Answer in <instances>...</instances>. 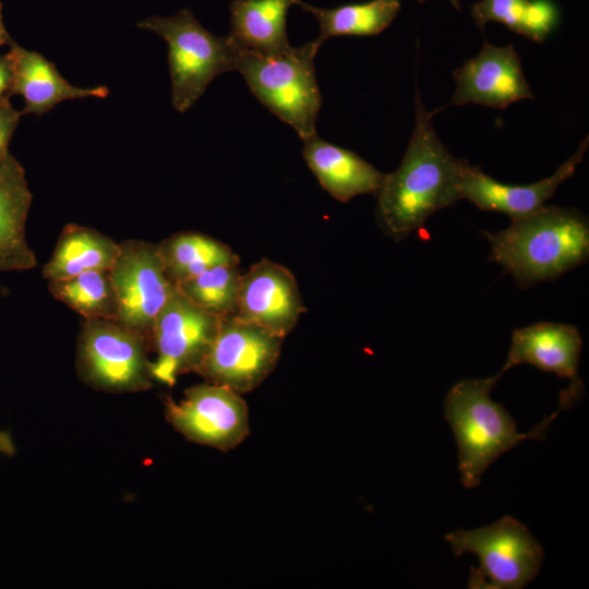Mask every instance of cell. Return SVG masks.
<instances>
[{
  "label": "cell",
  "mask_w": 589,
  "mask_h": 589,
  "mask_svg": "<svg viewBox=\"0 0 589 589\" xmlns=\"http://www.w3.org/2000/svg\"><path fill=\"white\" fill-rule=\"evenodd\" d=\"M419 1H424V0H419ZM450 2L457 10H459V1L458 0H450Z\"/></svg>",
  "instance_id": "cell-29"
},
{
  "label": "cell",
  "mask_w": 589,
  "mask_h": 589,
  "mask_svg": "<svg viewBox=\"0 0 589 589\" xmlns=\"http://www.w3.org/2000/svg\"><path fill=\"white\" fill-rule=\"evenodd\" d=\"M22 116L23 112L12 106L10 98L0 104V159L9 153V143Z\"/></svg>",
  "instance_id": "cell-26"
},
{
  "label": "cell",
  "mask_w": 589,
  "mask_h": 589,
  "mask_svg": "<svg viewBox=\"0 0 589 589\" xmlns=\"http://www.w3.org/2000/svg\"><path fill=\"white\" fill-rule=\"evenodd\" d=\"M12 84V67L8 55L0 56V104L3 99L10 98Z\"/></svg>",
  "instance_id": "cell-27"
},
{
  "label": "cell",
  "mask_w": 589,
  "mask_h": 589,
  "mask_svg": "<svg viewBox=\"0 0 589 589\" xmlns=\"http://www.w3.org/2000/svg\"><path fill=\"white\" fill-rule=\"evenodd\" d=\"M489 261L498 263L517 286L553 280L589 256L588 218L575 208L543 206L498 232H485Z\"/></svg>",
  "instance_id": "cell-2"
},
{
  "label": "cell",
  "mask_w": 589,
  "mask_h": 589,
  "mask_svg": "<svg viewBox=\"0 0 589 589\" xmlns=\"http://www.w3.org/2000/svg\"><path fill=\"white\" fill-rule=\"evenodd\" d=\"M136 26L168 45L171 104L179 112L189 110L215 77L235 70L238 49L228 36L212 34L188 9L169 17L144 19Z\"/></svg>",
  "instance_id": "cell-5"
},
{
  "label": "cell",
  "mask_w": 589,
  "mask_h": 589,
  "mask_svg": "<svg viewBox=\"0 0 589 589\" xmlns=\"http://www.w3.org/2000/svg\"><path fill=\"white\" fill-rule=\"evenodd\" d=\"M581 348L579 330L570 324L540 322L517 328L513 332L510 348L498 374L528 363L572 382L577 381Z\"/></svg>",
  "instance_id": "cell-16"
},
{
  "label": "cell",
  "mask_w": 589,
  "mask_h": 589,
  "mask_svg": "<svg viewBox=\"0 0 589 589\" xmlns=\"http://www.w3.org/2000/svg\"><path fill=\"white\" fill-rule=\"evenodd\" d=\"M149 342L112 320H84L77 336L80 380L107 393H136L153 386Z\"/></svg>",
  "instance_id": "cell-6"
},
{
  "label": "cell",
  "mask_w": 589,
  "mask_h": 589,
  "mask_svg": "<svg viewBox=\"0 0 589 589\" xmlns=\"http://www.w3.org/2000/svg\"><path fill=\"white\" fill-rule=\"evenodd\" d=\"M501 375L466 378L454 384L444 399V413L458 447L461 483L472 489L486 468L503 453L526 438L544 436L549 423L561 410L570 408L579 394L567 388L561 393L560 408L528 433H519L508 411L490 398Z\"/></svg>",
  "instance_id": "cell-3"
},
{
  "label": "cell",
  "mask_w": 589,
  "mask_h": 589,
  "mask_svg": "<svg viewBox=\"0 0 589 589\" xmlns=\"http://www.w3.org/2000/svg\"><path fill=\"white\" fill-rule=\"evenodd\" d=\"M48 290L84 320H117L119 305L109 271L48 280Z\"/></svg>",
  "instance_id": "cell-24"
},
{
  "label": "cell",
  "mask_w": 589,
  "mask_h": 589,
  "mask_svg": "<svg viewBox=\"0 0 589 589\" xmlns=\"http://www.w3.org/2000/svg\"><path fill=\"white\" fill-rule=\"evenodd\" d=\"M167 277L179 285L221 264H239L230 247L194 231L175 233L157 243Z\"/></svg>",
  "instance_id": "cell-21"
},
{
  "label": "cell",
  "mask_w": 589,
  "mask_h": 589,
  "mask_svg": "<svg viewBox=\"0 0 589 589\" xmlns=\"http://www.w3.org/2000/svg\"><path fill=\"white\" fill-rule=\"evenodd\" d=\"M321 45L314 39L275 53L238 49L235 60V70L241 73L250 92L302 141L316 135L322 96L314 58Z\"/></svg>",
  "instance_id": "cell-4"
},
{
  "label": "cell",
  "mask_w": 589,
  "mask_h": 589,
  "mask_svg": "<svg viewBox=\"0 0 589 589\" xmlns=\"http://www.w3.org/2000/svg\"><path fill=\"white\" fill-rule=\"evenodd\" d=\"M109 271L118 299L117 322L149 342L155 320L176 285L167 277L157 243L143 240L119 242Z\"/></svg>",
  "instance_id": "cell-10"
},
{
  "label": "cell",
  "mask_w": 589,
  "mask_h": 589,
  "mask_svg": "<svg viewBox=\"0 0 589 589\" xmlns=\"http://www.w3.org/2000/svg\"><path fill=\"white\" fill-rule=\"evenodd\" d=\"M305 311L297 279L284 265L263 259L241 274L238 318L286 338Z\"/></svg>",
  "instance_id": "cell-12"
},
{
  "label": "cell",
  "mask_w": 589,
  "mask_h": 589,
  "mask_svg": "<svg viewBox=\"0 0 589 589\" xmlns=\"http://www.w3.org/2000/svg\"><path fill=\"white\" fill-rule=\"evenodd\" d=\"M588 136L577 151L550 177L528 185H510L494 180L480 167L467 161L461 181V199L482 211L501 212L512 220L528 216L544 206L556 189L569 179L588 149Z\"/></svg>",
  "instance_id": "cell-14"
},
{
  "label": "cell",
  "mask_w": 589,
  "mask_h": 589,
  "mask_svg": "<svg viewBox=\"0 0 589 589\" xmlns=\"http://www.w3.org/2000/svg\"><path fill=\"white\" fill-rule=\"evenodd\" d=\"M284 337L235 315L221 318L216 337L195 371L205 382L242 395L274 371Z\"/></svg>",
  "instance_id": "cell-8"
},
{
  "label": "cell",
  "mask_w": 589,
  "mask_h": 589,
  "mask_svg": "<svg viewBox=\"0 0 589 589\" xmlns=\"http://www.w3.org/2000/svg\"><path fill=\"white\" fill-rule=\"evenodd\" d=\"M416 94V123L400 166L384 177L376 218L396 242L420 229L437 211L461 199L467 160L453 156L437 136L432 116Z\"/></svg>",
  "instance_id": "cell-1"
},
{
  "label": "cell",
  "mask_w": 589,
  "mask_h": 589,
  "mask_svg": "<svg viewBox=\"0 0 589 589\" xmlns=\"http://www.w3.org/2000/svg\"><path fill=\"white\" fill-rule=\"evenodd\" d=\"M240 280L238 264H221L176 286L199 306L226 317L237 312Z\"/></svg>",
  "instance_id": "cell-25"
},
{
  "label": "cell",
  "mask_w": 589,
  "mask_h": 589,
  "mask_svg": "<svg viewBox=\"0 0 589 589\" xmlns=\"http://www.w3.org/2000/svg\"><path fill=\"white\" fill-rule=\"evenodd\" d=\"M301 0H235L230 3V32L237 49L275 53L291 45L287 35V13Z\"/></svg>",
  "instance_id": "cell-19"
},
{
  "label": "cell",
  "mask_w": 589,
  "mask_h": 589,
  "mask_svg": "<svg viewBox=\"0 0 589 589\" xmlns=\"http://www.w3.org/2000/svg\"><path fill=\"white\" fill-rule=\"evenodd\" d=\"M32 199L24 168L9 152L0 159V271L36 266L25 236Z\"/></svg>",
  "instance_id": "cell-18"
},
{
  "label": "cell",
  "mask_w": 589,
  "mask_h": 589,
  "mask_svg": "<svg viewBox=\"0 0 589 589\" xmlns=\"http://www.w3.org/2000/svg\"><path fill=\"white\" fill-rule=\"evenodd\" d=\"M13 38L9 35L5 29L2 16V3L0 2V47L3 45H9Z\"/></svg>",
  "instance_id": "cell-28"
},
{
  "label": "cell",
  "mask_w": 589,
  "mask_h": 589,
  "mask_svg": "<svg viewBox=\"0 0 589 589\" xmlns=\"http://www.w3.org/2000/svg\"><path fill=\"white\" fill-rule=\"evenodd\" d=\"M302 156L321 187L342 203L361 194L376 196L385 177L356 153L317 134L303 141Z\"/></svg>",
  "instance_id": "cell-17"
},
{
  "label": "cell",
  "mask_w": 589,
  "mask_h": 589,
  "mask_svg": "<svg viewBox=\"0 0 589 589\" xmlns=\"http://www.w3.org/2000/svg\"><path fill=\"white\" fill-rule=\"evenodd\" d=\"M8 46L12 67L10 93L24 98L23 115L40 116L64 100L86 97L105 98L109 94L106 86L80 87L71 84L41 53L27 50L13 39Z\"/></svg>",
  "instance_id": "cell-15"
},
{
  "label": "cell",
  "mask_w": 589,
  "mask_h": 589,
  "mask_svg": "<svg viewBox=\"0 0 589 589\" xmlns=\"http://www.w3.org/2000/svg\"><path fill=\"white\" fill-rule=\"evenodd\" d=\"M445 540L457 557L467 552L478 555L479 566L470 568L469 588H524L536 578L543 561L542 546L510 516L482 528L453 531Z\"/></svg>",
  "instance_id": "cell-7"
},
{
  "label": "cell",
  "mask_w": 589,
  "mask_h": 589,
  "mask_svg": "<svg viewBox=\"0 0 589 589\" xmlns=\"http://www.w3.org/2000/svg\"><path fill=\"white\" fill-rule=\"evenodd\" d=\"M456 89L448 105L479 104L505 109L509 104L533 98L515 47L484 43L481 51L455 70Z\"/></svg>",
  "instance_id": "cell-13"
},
{
  "label": "cell",
  "mask_w": 589,
  "mask_h": 589,
  "mask_svg": "<svg viewBox=\"0 0 589 589\" xmlns=\"http://www.w3.org/2000/svg\"><path fill=\"white\" fill-rule=\"evenodd\" d=\"M303 10L315 16L320 35L315 39L323 44L334 36H373L383 32L400 10V0H371L364 3L344 4L332 9L312 7L300 1Z\"/></svg>",
  "instance_id": "cell-22"
},
{
  "label": "cell",
  "mask_w": 589,
  "mask_h": 589,
  "mask_svg": "<svg viewBox=\"0 0 589 589\" xmlns=\"http://www.w3.org/2000/svg\"><path fill=\"white\" fill-rule=\"evenodd\" d=\"M119 248V242L94 228L69 224L43 267V275L48 280H57L87 271H110Z\"/></svg>",
  "instance_id": "cell-20"
},
{
  "label": "cell",
  "mask_w": 589,
  "mask_h": 589,
  "mask_svg": "<svg viewBox=\"0 0 589 589\" xmlns=\"http://www.w3.org/2000/svg\"><path fill=\"white\" fill-rule=\"evenodd\" d=\"M221 318L195 304L176 286L153 326L151 350L156 353L152 362L153 381L173 386L179 375L195 373Z\"/></svg>",
  "instance_id": "cell-9"
},
{
  "label": "cell",
  "mask_w": 589,
  "mask_h": 589,
  "mask_svg": "<svg viewBox=\"0 0 589 589\" xmlns=\"http://www.w3.org/2000/svg\"><path fill=\"white\" fill-rule=\"evenodd\" d=\"M470 13L481 31L489 22H500L538 43L557 22V10L550 0H481L471 7Z\"/></svg>",
  "instance_id": "cell-23"
},
{
  "label": "cell",
  "mask_w": 589,
  "mask_h": 589,
  "mask_svg": "<svg viewBox=\"0 0 589 589\" xmlns=\"http://www.w3.org/2000/svg\"><path fill=\"white\" fill-rule=\"evenodd\" d=\"M164 405L170 425L195 444L229 452L250 434L248 406L228 387L205 382L185 389L179 401L167 397Z\"/></svg>",
  "instance_id": "cell-11"
}]
</instances>
